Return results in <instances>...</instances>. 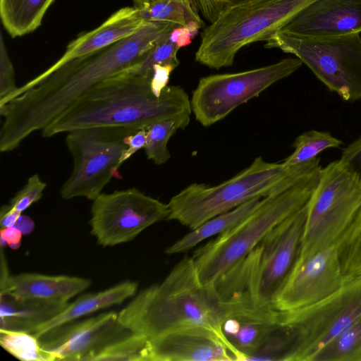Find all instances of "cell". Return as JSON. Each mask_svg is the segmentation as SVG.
Here are the masks:
<instances>
[{"label":"cell","mask_w":361,"mask_h":361,"mask_svg":"<svg viewBox=\"0 0 361 361\" xmlns=\"http://www.w3.org/2000/svg\"><path fill=\"white\" fill-rule=\"evenodd\" d=\"M278 31L307 37L360 33L361 0H315Z\"/></svg>","instance_id":"cell-16"},{"label":"cell","mask_w":361,"mask_h":361,"mask_svg":"<svg viewBox=\"0 0 361 361\" xmlns=\"http://www.w3.org/2000/svg\"><path fill=\"white\" fill-rule=\"evenodd\" d=\"M321 167L317 157L290 166L258 157L246 169L216 185L195 183L183 189L168 203V220L192 230L250 200L284 191Z\"/></svg>","instance_id":"cell-4"},{"label":"cell","mask_w":361,"mask_h":361,"mask_svg":"<svg viewBox=\"0 0 361 361\" xmlns=\"http://www.w3.org/2000/svg\"><path fill=\"white\" fill-rule=\"evenodd\" d=\"M158 0H132L133 6L137 8H144Z\"/></svg>","instance_id":"cell-43"},{"label":"cell","mask_w":361,"mask_h":361,"mask_svg":"<svg viewBox=\"0 0 361 361\" xmlns=\"http://www.w3.org/2000/svg\"><path fill=\"white\" fill-rule=\"evenodd\" d=\"M22 234L14 226L1 228V245L7 244L11 249H18L21 243Z\"/></svg>","instance_id":"cell-39"},{"label":"cell","mask_w":361,"mask_h":361,"mask_svg":"<svg viewBox=\"0 0 361 361\" xmlns=\"http://www.w3.org/2000/svg\"><path fill=\"white\" fill-rule=\"evenodd\" d=\"M21 212L12 207L10 204L3 205L0 212L1 228H4L15 225Z\"/></svg>","instance_id":"cell-41"},{"label":"cell","mask_w":361,"mask_h":361,"mask_svg":"<svg viewBox=\"0 0 361 361\" xmlns=\"http://www.w3.org/2000/svg\"><path fill=\"white\" fill-rule=\"evenodd\" d=\"M146 128H143L128 135L125 137V142L127 145V148L124 150L120 159V167L137 151L141 149H144L146 144Z\"/></svg>","instance_id":"cell-36"},{"label":"cell","mask_w":361,"mask_h":361,"mask_svg":"<svg viewBox=\"0 0 361 361\" xmlns=\"http://www.w3.org/2000/svg\"><path fill=\"white\" fill-rule=\"evenodd\" d=\"M68 305V302L18 299L0 295V329L33 333L37 327L63 311Z\"/></svg>","instance_id":"cell-21"},{"label":"cell","mask_w":361,"mask_h":361,"mask_svg":"<svg viewBox=\"0 0 361 361\" xmlns=\"http://www.w3.org/2000/svg\"><path fill=\"white\" fill-rule=\"evenodd\" d=\"M361 318V276L345 278L324 299L300 309L279 311V324L288 333V361H312L314 357Z\"/></svg>","instance_id":"cell-8"},{"label":"cell","mask_w":361,"mask_h":361,"mask_svg":"<svg viewBox=\"0 0 361 361\" xmlns=\"http://www.w3.org/2000/svg\"><path fill=\"white\" fill-rule=\"evenodd\" d=\"M306 216L307 204L276 226L245 257L251 298L257 305L274 307V300L299 256Z\"/></svg>","instance_id":"cell-12"},{"label":"cell","mask_w":361,"mask_h":361,"mask_svg":"<svg viewBox=\"0 0 361 361\" xmlns=\"http://www.w3.org/2000/svg\"><path fill=\"white\" fill-rule=\"evenodd\" d=\"M224 341L204 329H187L148 339L146 361H230Z\"/></svg>","instance_id":"cell-17"},{"label":"cell","mask_w":361,"mask_h":361,"mask_svg":"<svg viewBox=\"0 0 361 361\" xmlns=\"http://www.w3.org/2000/svg\"><path fill=\"white\" fill-rule=\"evenodd\" d=\"M224 336L243 355L252 360L257 353L277 333L279 311L274 307H252L228 315L222 325Z\"/></svg>","instance_id":"cell-18"},{"label":"cell","mask_w":361,"mask_h":361,"mask_svg":"<svg viewBox=\"0 0 361 361\" xmlns=\"http://www.w3.org/2000/svg\"><path fill=\"white\" fill-rule=\"evenodd\" d=\"M137 289L136 282L126 281L98 293L82 295L68 304L57 315L37 327L32 334L39 338L54 328L99 310L119 305L133 296Z\"/></svg>","instance_id":"cell-22"},{"label":"cell","mask_w":361,"mask_h":361,"mask_svg":"<svg viewBox=\"0 0 361 361\" xmlns=\"http://www.w3.org/2000/svg\"><path fill=\"white\" fill-rule=\"evenodd\" d=\"M315 0H227L201 33L195 61L210 68L231 66L245 46L266 41Z\"/></svg>","instance_id":"cell-6"},{"label":"cell","mask_w":361,"mask_h":361,"mask_svg":"<svg viewBox=\"0 0 361 361\" xmlns=\"http://www.w3.org/2000/svg\"><path fill=\"white\" fill-rule=\"evenodd\" d=\"M147 343V338L132 332L105 347L90 361H146Z\"/></svg>","instance_id":"cell-31"},{"label":"cell","mask_w":361,"mask_h":361,"mask_svg":"<svg viewBox=\"0 0 361 361\" xmlns=\"http://www.w3.org/2000/svg\"><path fill=\"white\" fill-rule=\"evenodd\" d=\"M345 280L336 243L298 257L277 293L274 307L281 312L305 307L328 297Z\"/></svg>","instance_id":"cell-14"},{"label":"cell","mask_w":361,"mask_h":361,"mask_svg":"<svg viewBox=\"0 0 361 361\" xmlns=\"http://www.w3.org/2000/svg\"><path fill=\"white\" fill-rule=\"evenodd\" d=\"M137 9L143 22L166 23L185 26L188 23L195 20L205 27L200 13L190 0H158Z\"/></svg>","instance_id":"cell-26"},{"label":"cell","mask_w":361,"mask_h":361,"mask_svg":"<svg viewBox=\"0 0 361 361\" xmlns=\"http://www.w3.org/2000/svg\"><path fill=\"white\" fill-rule=\"evenodd\" d=\"M1 347L16 358L23 361H55V357L44 350L33 334L0 329Z\"/></svg>","instance_id":"cell-27"},{"label":"cell","mask_w":361,"mask_h":361,"mask_svg":"<svg viewBox=\"0 0 361 361\" xmlns=\"http://www.w3.org/2000/svg\"><path fill=\"white\" fill-rule=\"evenodd\" d=\"M151 78L133 66L105 79L43 129L42 136L94 127L141 129L158 121L191 114L190 99L183 88L167 86L157 97L151 90Z\"/></svg>","instance_id":"cell-2"},{"label":"cell","mask_w":361,"mask_h":361,"mask_svg":"<svg viewBox=\"0 0 361 361\" xmlns=\"http://www.w3.org/2000/svg\"><path fill=\"white\" fill-rule=\"evenodd\" d=\"M121 323L147 339L187 329H204L219 336L235 360L243 355L222 329L224 311L212 288L199 280L192 257H185L166 278L140 291L120 312Z\"/></svg>","instance_id":"cell-3"},{"label":"cell","mask_w":361,"mask_h":361,"mask_svg":"<svg viewBox=\"0 0 361 361\" xmlns=\"http://www.w3.org/2000/svg\"><path fill=\"white\" fill-rule=\"evenodd\" d=\"M138 130L94 127L67 133L66 144L73 166L70 176L61 188V198H97L111 179L118 175L120 159L127 148L125 137Z\"/></svg>","instance_id":"cell-10"},{"label":"cell","mask_w":361,"mask_h":361,"mask_svg":"<svg viewBox=\"0 0 361 361\" xmlns=\"http://www.w3.org/2000/svg\"><path fill=\"white\" fill-rule=\"evenodd\" d=\"M336 243L345 277L361 276V207Z\"/></svg>","instance_id":"cell-28"},{"label":"cell","mask_w":361,"mask_h":361,"mask_svg":"<svg viewBox=\"0 0 361 361\" xmlns=\"http://www.w3.org/2000/svg\"><path fill=\"white\" fill-rule=\"evenodd\" d=\"M321 169L287 190L263 197L247 216L197 249L191 257L201 283L212 288L276 226L303 207L316 188Z\"/></svg>","instance_id":"cell-5"},{"label":"cell","mask_w":361,"mask_h":361,"mask_svg":"<svg viewBox=\"0 0 361 361\" xmlns=\"http://www.w3.org/2000/svg\"><path fill=\"white\" fill-rule=\"evenodd\" d=\"M312 361H361V318L322 348Z\"/></svg>","instance_id":"cell-30"},{"label":"cell","mask_w":361,"mask_h":361,"mask_svg":"<svg viewBox=\"0 0 361 361\" xmlns=\"http://www.w3.org/2000/svg\"><path fill=\"white\" fill-rule=\"evenodd\" d=\"M55 0H0L2 25L12 37H22L37 30Z\"/></svg>","instance_id":"cell-24"},{"label":"cell","mask_w":361,"mask_h":361,"mask_svg":"<svg viewBox=\"0 0 361 361\" xmlns=\"http://www.w3.org/2000/svg\"><path fill=\"white\" fill-rule=\"evenodd\" d=\"M341 159L347 162L361 177V136L343 149Z\"/></svg>","instance_id":"cell-38"},{"label":"cell","mask_w":361,"mask_h":361,"mask_svg":"<svg viewBox=\"0 0 361 361\" xmlns=\"http://www.w3.org/2000/svg\"><path fill=\"white\" fill-rule=\"evenodd\" d=\"M191 114H182L156 121L146 128L147 139L144 150L147 158L157 165L166 164L170 159L168 142L180 129L188 126Z\"/></svg>","instance_id":"cell-25"},{"label":"cell","mask_w":361,"mask_h":361,"mask_svg":"<svg viewBox=\"0 0 361 361\" xmlns=\"http://www.w3.org/2000/svg\"><path fill=\"white\" fill-rule=\"evenodd\" d=\"M169 35L158 42L133 66L137 72L152 77L153 66L156 64H171L175 67L179 65L177 54L180 48L170 41Z\"/></svg>","instance_id":"cell-32"},{"label":"cell","mask_w":361,"mask_h":361,"mask_svg":"<svg viewBox=\"0 0 361 361\" xmlns=\"http://www.w3.org/2000/svg\"><path fill=\"white\" fill-rule=\"evenodd\" d=\"M176 68L171 64H156L153 66L150 87L155 96L160 97L168 86L170 75Z\"/></svg>","instance_id":"cell-35"},{"label":"cell","mask_w":361,"mask_h":361,"mask_svg":"<svg viewBox=\"0 0 361 361\" xmlns=\"http://www.w3.org/2000/svg\"><path fill=\"white\" fill-rule=\"evenodd\" d=\"M148 42L135 32L94 54L46 70L0 100V150L9 152L49 126L105 79L137 63Z\"/></svg>","instance_id":"cell-1"},{"label":"cell","mask_w":361,"mask_h":361,"mask_svg":"<svg viewBox=\"0 0 361 361\" xmlns=\"http://www.w3.org/2000/svg\"><path fill=\"white\" fill-rule=\"evenodd\" d=\"M342 145L341 140L329 132L311 130L295 139L293 145V152L284 159L283 164L290 166L302 164L317 158L325 149L337 148Z\"/></svg>","instance_id":"cell-29"},{"label":"cell","mask_w":361,"mask_h":361,"mask_svg":"<svg viewBox=\"0 0 361 361\" xmlns=\"http://www.w3.org/2000/svg\"><path fill=\"white\" fill-rule=\"evenodd\" d=\"M90 285V280L77 276L23 273L11 276L4 285L0 286V295L18 299L67 302Z\"/></svg>","instance_id":"cell-20"},{"label":"cell","mask_w":361,"mask_h":361,"mask_svg":"<svg viewBox=\"0 0 361 361\" xmlns=\"http://www.w3.org/2000/svg\"><path fill=\"white\" fill-rule=\"evenodd\" d=\"M195 36L187 26H178L169 34V39L180 49L191 44Z\"/></svg>","instance_id":"cell-40"},{"label":"cell","mask_w":361,"mask_h":361,"mask_svg":"<svg viewBox=\"0 0 361 361\" xmlns=\"http://www.w3.org/2000/svg\"><path fill=\"white\" fill-rule=\"evenodd\" d=\"M169 207L135 188L101 193L92 200L91 233L98 244L114 246L134 239L150 226L168 219Z\"/></svg>","instance_id":"cell-13"},{"label":"cell","mask_w":361,"mask_h":361,"mask_svg":"<svg viewBox=\"0 0 361 361\" xmlns=\"http://www.w3.org/2000/svg\"><path fill=\"white\" fill-rule=\"evenodd\" d=\"M14 226L16 227L23 234L27 235L33 231L35 228V223L29 216L26 215H20Z\"/></svg>","instance_id":"cell-42"},{"label":"cell","mask_w":361,"mask_h":361,"mask_svg":"<svg viewBox=\"0 0 361 361\" xmlns=\"http://www.w3.org/2000/svg\"><path fill=\"white\" fill-rule=\"evenodd\" d=\"M47 188L38 174L30 176L25 185L10 200L9 204L21 213L37 202Z\"/></svg>","instance_id":"cell-33"},{"label":"cell","mask_w":361,"mask_h":361,"mask_svg":"<svg viewBox=\"0 0 361 361\" xmlns=\"http://www.w3.org/2000/svg\"><path fill=\"white\" fill-rule=\"evenodd\" d=\"M15 71L7 51L3 34L0 35V100L17 90Z\"/></svg>","instance_id":"cell-34"},{"label":"cell","mask_w":361,"mask_h":361,"mask_svg":"<svg viewBox=\"0 0 361 361\" xmlns=\"http://www.w3.org/2000/svg\"><path fill=\"white\" fill-rule=\"evenodd\" d=\"M132 332L109 312L80 322L54 328L39 338L56 360L90 361L99 352Z\"/></svg>","instance_id":"cell-15"},{"label":"cell","mask_w":361,"mask_h":361,"mask_svg":"<svg viewBox=\"0 0 361 361\" xmlns=\"http://www.w3.org/2000/svg\"><path fill=\"white\" fill-rule=\"evenodd\" d=\"M193 7L210 23H213L227 0H190Z\"/></svg>","instance_id":"cell-37"},{"label":"cell","mask_w":361,"mask_h":361,"mask_svg":"<svg viewBox=\"0 0 361 361\" xmlns=\"http://www.w3.org/2000/svg\"><path fill=\"white\" fill-rule=\"evenodd\" d=\"M302 65L297 57L286 58L248 71L203 77L192 94V112L202 126L209 127L274 83L288 77Z\"/></svg>","instance_id":"cell-11"},{"label":"cell","mask_w":361,"mask_h":361,"mask_svg":"<svg viewBox=\"0 0 361 361\" xmlns=\"http://www.w3.org/2000/svg\"><path fill=\"white\" fill-rule=\"evenodd\" d=\"M145 22L137 8L123 7L112 13L94 30L80 33L71 41L61 57L47 70H54L70 61L94 54L135 32Z\"/></svg>","instance_id":"cell-19"},{"label":"cell","mask_w":361,"mask_h":361,"mask_svg":"<svg viewBox=\"0 0 361 361\" xmlns=\"http://www.w3.org/2000/svg\"><path fill=\"white\" fill-rule=\"evenodd\" d=\"M361 207V177L341 158L322 167L307 203L300 257L336 243Z\"/></svg>","instance_id":"cell-7"},{"label":"cell","mask_w":361,"mask_h":361,"mask_svg":"<svg viewBox=\"0 0 361 361\" xmlns=\"http://www.w3.org/2000/svg\"><path fill=\"white\" fill-rule=\"evenodd\" d=\"M264 47L293 54L344 100L361 99L360 33L307 37L277 31Z\"/></svg>","instance_id":"cell-9"},{"label":"cell","mask_w":361,"mask_h":361,"mask_svg":"<svg viewBox=\"0 0 361 361\" xmlns=\"http://www.w3.org/2000/svg\"><path fill=\"white\" fill-rule=\"evenodd\" d=\"M262 198H253L228 212L207 220L167 247L165 252L167 255H173L186 252L205 239L231 228L251 214L258 207Z\"/></svg>","instance_id":"cell-23"}]
</instances>
